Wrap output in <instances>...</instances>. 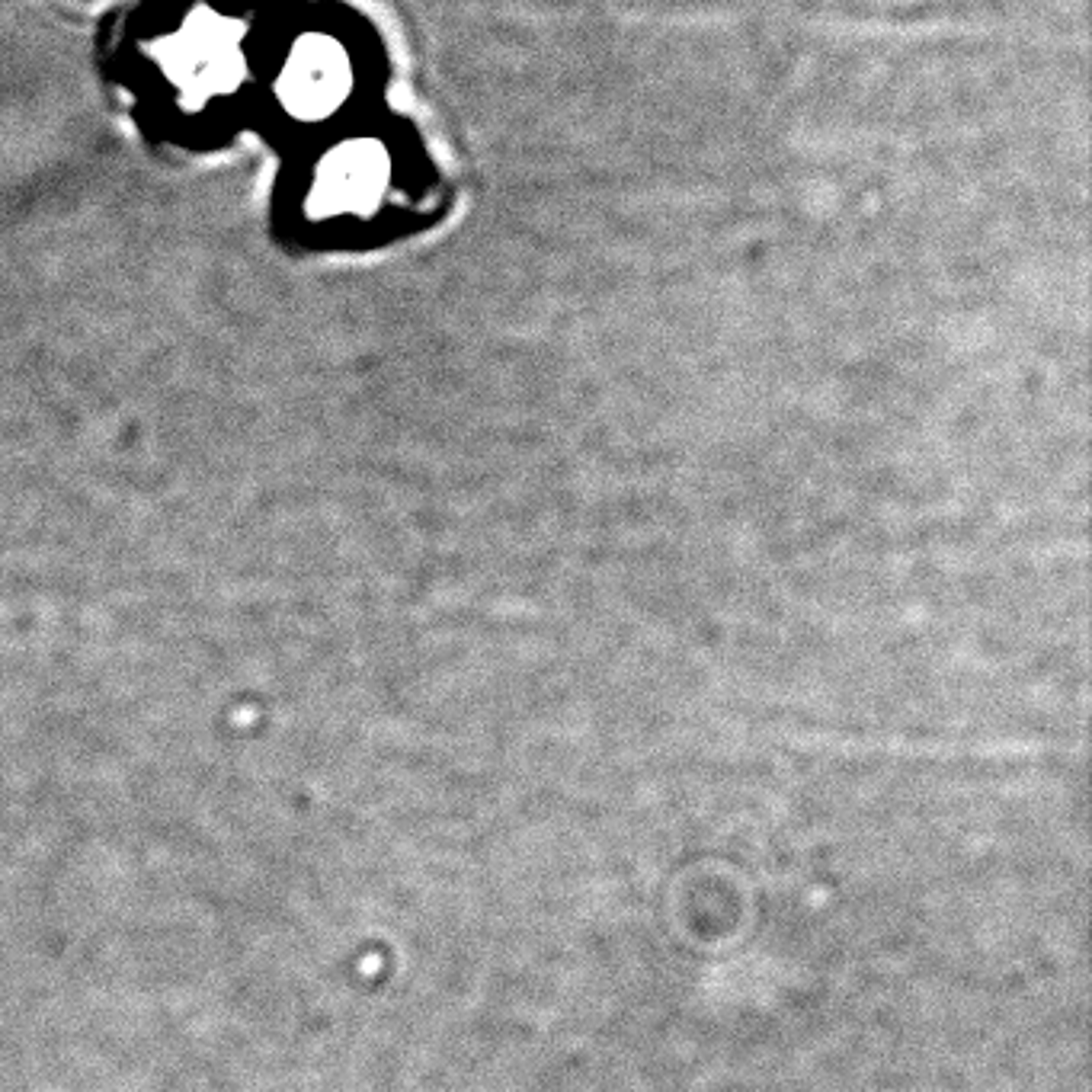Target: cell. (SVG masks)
Segmentation results:
<instances>
[{"label":"cell","instance_id":"7a4b0ae2","mask_svg":"<svg viewBox=\"0 0 1092 1092\" xmlns=\"http://www.w3.org/2000/svg\"><path fill=\"white\" fill-rule=\"evenodd\" d=\"M292 103L305 112H324L350 87V64L333 42L312 39L298 49L292 71Z\"/></svg>","mask_w":1092,"mask_h":1092},{"label":"cell","instance_id":"6da1fadb","mask_svg":"<svg viewBox=\"0 0 1092 1092\" xmlns=\"http://www.w3.org/2000/svg\"><path fill=\"white\" fill-rule=\"evenodd\" d=\"M385 174H388V164L378 145L356 142L350 147H340V151L327 160L324 174H320L317 199L327 202L330 212L365 209V205H372L378 199V192H382Z\"/></svg>","mask_w":1092,"mask_h":1092}]
</instances>
